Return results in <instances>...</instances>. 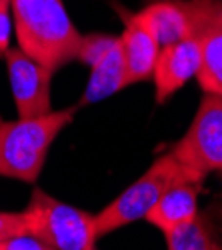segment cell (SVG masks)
Returning a JSON list of instances; mask_svg holds the SVG:
<instances>
[{
	"label": "cell",
	"instance_id": "ffe728a7",
	"mask_svg": "<svg viewBox=\"0 0 222 250\" xmlns=\"http://www.w3.org/2000/svg\"><path fill=\"white\" fill-rule=\"evenodd\" d=\"M218 174H220V176H222V172H218Z\"/></svg>",
	"mask_w": 222,
	"mask_h": 250
},
{
	"label": "cell",
	"instance_id": "4fadbf2b",
	"mask_svg": "<svg viewBox=\"0 0 222 250\" xmlns=\"http://www.w3.org/2000/svg\"><path fill=\"white\" fill-rule=\"evenodd\" d=\"M166 246L170 250H218L222 244L214 236V226L210 224L206 212H198L192 220L174 228L164 234Z\"/></svg>",
	"mask_w": 222,
	"mask_h": 250
},
{
	"label": "cell",
	"instance_id": "7c38bea8",
	"mask_svg": "<svg viewBox=\"0 0 222 250\" xmlns=\"http://www.w3.org/2000/svg\"><path fill=\"white\" fill-rule=\"evenodd\" d=\"M90 78L86 82V88L78 100V106H86V104L100 102L118 90L128 86L126 82V64H124V54L120 46V36L118 42L108 50V54L98 60L94 66H90Z\"/></svg>",
	"mask_w": 222,
	"mask_h": 250
},
{
	"label": "cell",
	"instance_id": "9c48e42d",
	"mask_svg": "<svg viewBox=\"0 0 222 250\" xmlns=\"http://www.w3.org/2000/svg\"><path fill=\"white\" fill-rule=\"evenodd\" d=\"M124 16V32L120 34V46L124 54L126 64V82L128 86L136 82H146L154 74V66L160 54V42L154 32L146 24V20L136 14H122Z\"/></svg>",
	"mask_w": 222,
	"mask_h": 250
},
{
	"label": "cell",
	"instance_id": "ac0fdd59",
	"mask_svg": "<svg viewBox=\"0 0 222 250\" xmlns=\"http://www.w3.org/2000/svg\"><path fill=\"white\" fill-rule=\"evenodd\" d=\"M10 2V0H0V6H2V4H8Z\"/></svg>",
	"mask_w": 222,
	"mask_h": 250
},
{
	"label": "cell",
	"instance_id": "8992f818",
	"mask_svg": "<svg viewBox=\"0 0 222 250\" xmlns=\"http://www.w3.org/2000/svg\"><path fill=\"white\" fill-rule=\"evenodd\" d=\"M4 60L18 118H36L52 112L50 80L54 72L20 48H10Z\"/></svg>",
	"mask_w": 222,
	"mask_h": 250
},
{
	"label": "cell",
	"instance_id": "277c9868",
	"mask_svg": "<svg viewBox=\"0 0 222 250\" xmlns=\"http://www.w3.org/2000/svg\"><path fill=\"white\" fill-rule=\"evenodd\" d=\"M24 214L28 232L48 250H92L98 240L94 214L60 202L40 188H34Z\"/></svg>",
	"mask_w": 222,
	"mask_h": 250
},
{
	"label": "cell",
	"instance_id": "6da1fadb",
	"mask_svg": "<svg viewBox=\"0 0 222 250\" xmlns=\"http://www.w3.org/2000/svg\"><path fill=\"white\" fill-rule=\"evenodd\" d=\"M18 48L48 70L76 60L80 34L62 0H10Z\"/></svg>",
	"mask_w": 222,
	"mask_h": 250
},
{
	"label": "cell",
	"instance_id": "8fae6325",
	"mask_svg": "<svg viewBox=\"0 0 222 250\" xmlns=\"http://www.w3.org/2000/svg\"><path fill=\"white\" fill-rule=\"evenodd\" d=\"M138 14L146 20L160 46L196 34V12L192 0H156Z\"/></svg>",
	"mask_w": 222,
	"mask_h": 250
},
{
	"label": "cell",
	"instance_id": "52a82bcc",
	"mask_svg": "<svg viewBox=\"0 0 222 250\" xmlns=\"http://www.w3.org/2000/svg\"><path fill=\"white\" fill-rule=\"evenodd\" d=\"M200 64H202V44L198 34L160 48L152 74L156 102L164 104L172 94H176L198 74Z\"/></svg>",
	"mask_w": 222,
	"mask_h": 250
},
{
	"label": "cell",
	"instance_id": "e0dca14e",
	"mask_svg": "<svg viewBox=\"0 0 222 250\" xmlns=\"http://www.w3.org/2000/svg\"><path fill=\"white\" fill-rule=\"evenodd\" d=\"M10 2L0 6V58H4L10 50V34H12V18Z\"/></svg>",
	"mask_w": 222,
	"mask_h": 250
},
{
	"label": "cell",
	"instance_id": "5b68a950",
	"mask_svg": "<svg viewBox=\"0 0 222 250\" xmlns=\"http://www.w3.org/2000/svg\"><path fill=\"white\" fill-rule=\"evenodd\" d=\"M170 152L200 178H206L210 172H222V96L204 92L186 134Z\"/></svg>",
	"mask_w": 222,
	"mask_h": 250
},
{
	"label": "cell",
	"instance_id": "2e32d148",
	"mask_svg": "<svg viewBox=\"0 0 222 250\" xmlns=\"http://www.w3.org/2000/svg\"><path fill=\"white\" fill-rule=\"evenodd\" d=\"M0 250H48V246L40 240L38 236H34L32 232H22L18 234L10 240H6L2 246H0Z\"/></svg>",
	"mask_w": 222,
	"mask_h": 250
},
{
	"label": "cell",
	"instance_id": "7a4b0ae2",
	"mask_svg": "<svg viewBox=\"0 0 222 250\" xmlns=\"http://www.w3.org/2000/svg\"><path fill=\"white\" fill-rule=\"evenodd\" d=\"M78 108L74 104L36 118L4 120L0 116V176L34 184L52 142L72 122Z\"/></svg>",
	"mask_w": 222,
	"mask_h": 250
},
{
	"label": "cell",
	"instance_id": "9a60e30c",
	"mask_svg": "<svg viewBox=\"0 0 222 250\" xmlns=\"http://www.w3.org/2000/svg\"><path fill=\"white\" fill-rule=\"evenodd\" d=\"M26 230H28V224H26L24 210H20V212H0V246H2L6 240L22 234Z\"/></svg>",
	"mask_w": 222,
	"mask_h": 250
},
{
	"label": "cell",
	"instance_id": "5bb4252c",
	"mask_svg": "<svg viewBox=\"0 0 222 250\" xmlns=\"http://www.w3.org/2000/svg\"><path fill=\"white\" fill-rule=\"evenodd\" d=\"M118 42V36L112 34H102V32H94V34H82L78 44V54L76 58L80 62H84L88 66H94L98 60H102L108 50Z\"/></svg>",
	"mask_w": 222,
	"mask_h": 250
},
{
	"label": "cell",
	"instance_id": "3957f363",
	"mask_svg": "<svg viewBox=\"0 0 222 250\" xmlns=\"http://www.w3.org/2000/svg\"><path fill=\"white\" fill-rule=\"evenodd\" d=\"M180 178H200V176L184 168L174 158L172 152H166L160 158H156L150 168L136 182H132L122 194H118L108 206H104L98 214H94L98 238L110 234L126 224L146 218V214L156 204L160 194Z\"/></svg>",
	"mask_w": 222,
	"mask_h": 250
},
{
	"label": "cell",
	"instance_id": "ba28073f",
	"mask_svg": "<svg viewBox=\"0 0 222 250\" xmlns=\"http://www.w3.org/2000/svg\"><path fill=\"white\" fill-rule=\"evenodd\" d=\"M202 64L196 74L204 92L222 96V0H192Z\"/></svg>",
	"mask_w": 222,
	"mask_h": 250
},
{
	"label": "cell",
	"instance_id": "d6986e66",
	"mask_svg": "<svg viewBox=\"0 0 222 250\" xmlns=\"http://www.w3.org/2000/svg\"><path fill=\"white\" fill-rule=\"evenodd\" d=\"M220 16H222V10H220Z\"/></svg>",
	"mask_w": 222,
	"mask_h": 250
},
{
	"label": "cell",
	"instance_id": "30bf717a",
	"mask_svg": "<svg viewBox=\"0 0 222 250\" xmlns=\"http://www.w3.org/2000/svg\"><path fill=\"white\" fill-rule=\"evenodd\" d=\"M202 190L200 178H180L160 194L144 220L164 234L182 226L198 214V196Z\"/></svg>",
	"mask_w": 222,
	"mask_h": 250
}]
</instances>
